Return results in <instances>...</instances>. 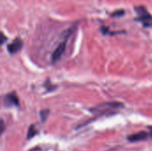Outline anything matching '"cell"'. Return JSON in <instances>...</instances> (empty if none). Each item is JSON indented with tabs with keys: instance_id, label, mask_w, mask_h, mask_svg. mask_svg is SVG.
<instances>
[{
	"instance_id": "9",
	"label": "cell",
	"mask_w": 152,
	"mask_h": 151,
	"mask_svg": "<svg viewBox=\"0 0 152 151\" xmlns=\"http://www.w3.org/2000/svg\"><path fill=\"white\" fill-rule=\"evenodd\" d=\"M150 131H151V133H150V135L152 137V127H150Z\"/></svg>"
},
{
	"instance_id": "4",
	"label": "cell",
	"mask_w": 152,
	"mask_h": 151,
	"mask_svg": "<svg viewBox=\"0 0 152 151\" xmlns=\"http://www.w3.org/2000/svg\"><path fill=\"white\" fill-rule=\"evenodd\" d=\"M4 103L5 107L19 106V99L15 93H10L4 97Z\"/></svg>"
},
{
	"instance_id": "2",
	"label": "cell",
	"mask_w": 152,
	"mask_h": 151,
	"mask_svg": "<svg viewBox=\"0 0 152 151\" xmlns=\"http://www.w3.org/2000/svg\"><path fill=\"white\" fill-rule=\"evenodd\" d=\"M122 106H123L122 103H119V102H107V103H103V104H101L97 107L93 108L91 109V111L94 113H97L99 115H102V114H106L109 111L114 110L116 109L121 108Z\"/></svg>"
},
{
	"instance_id": "3",
	"label": "cell",
	"mask_w": 152,
	"mask_h": 151,
	"mask_svg": "<svg viewBox=\"0 0 152 151\" xmlns=\"http://www.w3.org/2000/svg\"><path fill=\"white\" fill-rule=\"evenodd\" d=\"M136 12L139 14V17L137 18L138 20H140L145 27H152V15L147 12L145 7H136Z\"/></svg>"
},
{
	"instance_id": "8",
	"label": "cell",
	"mask_w": 152,
	"mask_h": 151,
	"mask_svg": "<svg viewBox=\"0 0 152 151\" xmlns=\"http://www.w3.org/2000/svg\"><path fill=\"white\" fill-rule=\"evenodd\" d=\"M40 115H41V119H42V121L44 122V121H45V119L47 118V117H48V115H49V110H48V109L42 110L41 113H40Z\"/></svg>"
},
{
	"instance_id": "1",
	"label": "cell",
	"mask_w": 152,
	"mask_h": 151,
	"mask_svg": "<svg viewBox=\"0 0 152 151\" xmlns=\"http://www.w3.org/2000/svg\"><path fill=\"white\" fill-rule=\"evenodd\" d=\"M75 29H76V27H70L69 28H68L62 34V40H61V42L58 44V46L54 49L53 53H52V62L53 63L58 61L61 58V56L63 55V53H64V52L66 50L68 39L69 38V36H71V35L73 34Z\"/></svg>"
},
{
	"instance_id": "5",
	"label": "cell",
	"mask_w": 152,
	"mask_h": 151,
	"mask_svg": "<svg viewBox=\"0 0 152 151\" xmlns=\"http://www.w3.org/2000/svg\"><path fill=\"white\" fill-rule=\"evenodd\" d=\"M21 47H22V41L20 40V38L17 37L10 44H8L7 49L10 53H16L21 49Z\"/></svg>"
},
{
	"instance_id": "7",
	"label": "cell",
	"mask_w": 152,
	"mask_h": 151,
	"mask_svg": "<svg viewBox=\"0 0 152 151\" xmlns=\"http://www.w3.org/2000/svg\"><path fill=\"white\" fill-rule=\"evenodd\" d=\"M37 133V130L36 129V127H35V125H31L29 126L28 130L27 139H28V140H29V139L33 138Z\"/></svg>"
},
{
	"instance_id": "6",
	"label": "cell",
	"mask_w": 152,
	"mask_h": 151,
	"mask_svg": "<svg viewBox=\"0 0 152 151\" xmlns=\"http://www.w3.org/2000/svg\"><path fill=\"white\" fill-rule=\"evenodd\" d=\"M149 136H150V134L146 132H139L137 133L129 135L127 137V140L131 142H141V141H145Z\"/></svg>"
}]
</instances>
